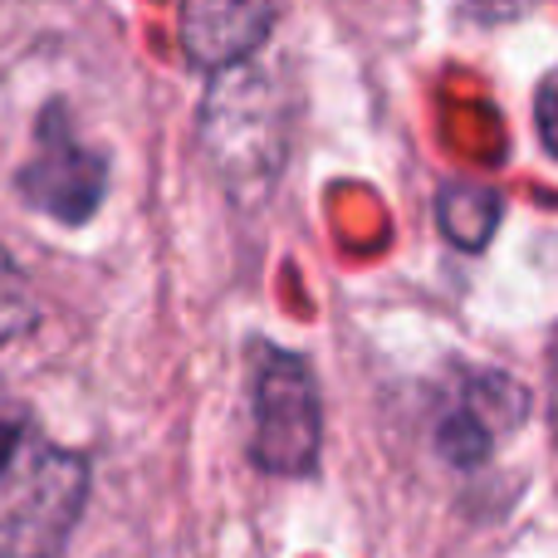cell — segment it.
Returning <instances> with one entry per match:
<instances>
[{
  "mask_svg": "<svg viewBox=\"0 0 558 558\" xmlns=\"http://www.w3.org/2000/svg\"><path fill=\"white\" fill-rule=\"evenodd\" d=\"M88 505V461L0 392V558H59Z\"/></svg>",
  "mask_w": 558,
  "mask_h": 558,
  "instance_id": "obj_1",
  "label": "cell"
},
{
  "mask_svg": "<svg viewBox=\"0 0 558 558\" xmlns=\"http://www.w3.org/2000/svg\"><path fill=\"white\" fill-rule=\"evenodd\" d=\"M211 162L231 186H260L279 167V98L275 84L251 64L216 74L202 118Z\"/></svg>",
  "mask_w": 558,
  "mask_h": 558,
  "instance_id": "obj_2",
  "label": "cell"
},
{
  "mask_svg": "<svg viewBox=\"0 0 558 558\" xmlns=\"http://www.w3.org/2000/svg\"><path fill=\"white\" fill-rule=\"evenodd\" d=\"M318 446H324V416H318L314 373L299 353L270 348L255 367V465L270 475H304L314 471Z\"/></svg>",
  "mask_w": 558,
  "mask_h": 558,
  "instance_id": "obj_3",
  "label": "cell"
},
{
  "mask_svg": "<svg viewBox=\"0 0 558 558\" xmlns=\"http://www.w3.org/2000/svg\"><path fill=\"white\" fill-rule=\"evenodd\" d=\"M104 157L94 147L78 143L74 123L64 118V108H49L39 118L35 133V153L20 167V192H25L29 206L49 211L54 221H84L88 211L104 196Z\"/></svg>",
  "mask_w": 558,
  "mask_h": 558,
  "instance_id": "obj_4",
  "label": "cell"
},
{
  "mask_svg": "<svg viewBox=\"0 0 558 558\" xmlns=\"http://www.w3.org/2000/svg\"><path fill=\"white\" fill-rule=\"evenodd\" d=\"M275 20L279 10L270 5H186L177 25H182L186 59L211 74H226L255 54V45L270 35Z\"/></svg>",
  "mask_w": 558,
  "mask_h": 558,
  "instance_id": "obj_5",
  "label": "cell"
},
{
  "mask_svg": "<svg viewBox=\"0 0 558 558\" xmlns=\"http://www.w3.org/2000/svg\"><path fill=\"white\" fill-rule=\"evenodd\" d=\"M436 216H441V231L461 251H481L495 235V226H500L505 202H500V192H490L481 182H451L441 192V202H436Z\"/></svg>",
  "mask_w": 558,
  "mask_h": 558,
  "instance_id": "obj_6",
  "label": "cell"
},
{
  "mask_svg": "<svg viewBox=\"0 0 558 558\" xmlns=\"http://www.w3.org/2000/svg\"><path fill=\"white\" fill-rule=\"evenodd\" d=\"M39 324V304L29 294V279L15 265V255L0 245V348L20 343Z\"/></svg>",
  "mask_w": 558,
  "mask_h": 558,
  "instance_id": "obj_7",
  "label": "cell"
},
{
  "mask_svg": "<svg viewBox=\"0 0 558 558\" xmlns=\"http://www.w3.org/2000/svg\"><path fill=\"white\" fill-rule=\"evenodd\" d=\"M534 118H539V137L544 147L558 157V74H549L539 84V98H534Z\"/></svg>",
  "mask_w": 558,
  "mask_h": 558,
  "instance_id": "obj_8",
  "label": "cell"
}]
</instances>
